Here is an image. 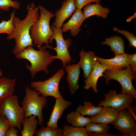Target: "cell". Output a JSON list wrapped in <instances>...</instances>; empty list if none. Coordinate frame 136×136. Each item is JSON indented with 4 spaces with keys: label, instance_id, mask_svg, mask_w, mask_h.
I'll return each mask as SVG.
<instances>
[{
    "label": "cell",
    "instance_id": "obj_1",
    "mask_svg": "<svg viewBox=\"0 0 136 136\" xmlns=\"http://www.w3.org/2000/svg\"><path fill=\"white\" fill-rule=\"evenodd\" d=\"M27 15L22 20L14 15L13 17V23L15 26L12 34L8 36V40L14 39L15 45L12 51L15 55L22 51L26 48L35 46L30 34V29L34 23L39 18V7L36 6L32 2L27 5Z\"/></svg>",
    "mask_w": 136,
    "mask_h": 136
},
{
    "label": "cell",
    "instance_id": "obj_2",
    "mask_svg": "<svg viewBox=\"0 0 136 136\" xmlns=\"http://www.w3.org/2000/svg\"><path fill=\"white\" fill-rule=\"evenodd\" d=\"M39 48V50H37L33 49L32 46H29L15 55L17 59H26L30 62L31 65L26 64L25 67L30 72L32 78L37 73L41 71L49 74L48 66L54 60L52 55L45 50L44 47L42 46Z\"/></svg>",
    "mask_w": 136,
    "mask_h": 136
},
{
    "label": "cell",
    "instance_id": "obj_3",
    "mask_svg": "<svg viewBox=\"0 0 136 136\" xmlns=\"http://www.w3.org/2000/svg\"><path fill=\"white\" fill-rule=\"evenodd\" d=\"M40 15L37 20L31 27L30 34L33 42L39 48L44 44L46 48L50 44V40L53 33L50 26V21L55 16L52 13L46 9L44 7L38 6Z\"/></svg>",
    "mask_w": 136,
    "mask_h": 136
},
{
    "label": "cell",
    "instance_id": "obj_4",
    "mask_svg": "<svg viewBox=\"0 0 136 136\" xmlns=\"http://www.w3.org/2000/svg\"><path fill=\"white\" fill-rule=\"evenodd\" d=\"M25 95L22 101V107L25 117L34 115L38 117V124L42 126L44 122L43 109L47 103L46 97L41 96L34 89L27 86L25 88Z\"/></svg>",
    "mask_w": 136,
    "mask_h": 136
},
{
    "label": "cell",
    "instance_id": "obj_5",
    "mask_svg": "<svg viewBox=\"0 0 136 136\" xmlns=\"http://www.w3.org/2000/svg\"><path fill=\"white\" fill-rule=\"evenodd\" d=\"M0 114L5 116L11 126L19 130L22 129V123L25 118V113L18 101V96L13 94L1 101Z\"/></svg>",
    "mask_w": 136,
    "mask_h": 136
},
{
    "label": "cell",
    "instance_id": "obj_6",
    "mask_svg": "<svg viewBox=\"0 0 136 136\" xmlns=\"http://www.w3.org/2000/svg\"><path fill=\"white\" fill-rule=\"evenodd\" d=\"M102 77L105 78L107 85L109 84L111 80L117 81L121 87V93H130L136 99V90L132 83V80L135 81L136 79L133 75L130 64L121 70L111 71L106 70L104 72Z\"/></svg>",
    "mask_w": 136,
    "mask_h": 136
},
{
    "label": "cell",
    "instance_id": "obj_7",
    "mask_svg": "<svg viewBox=\"0 0 136 136\" xmlns=\"http://www.w3.org/2000/svg\"><path fill=\"white\" fill-rule=\"evenodd\" d=\"M64 73V70L61 69L48 79L31 82L30 87L45 97L51 96L55 99L58 98L61 95L59 91V84Z\"/></svg>",
    "mask_w": 136,
    "mask_h": 136
},
{
    "label": "cell",
    "instance_id": "obj_8",
    "mask_svg": "<svg viewBox=\"0 0 136 136\" xmlns=\"http://www.w3.org/2000/svg\"><path fill=\"white\" fill-rule=\"evenodd\" d=\"M51 28L53 35L50 40V44L54 39L55 40L56 44V46L55 48L50 46L47 47L54 50L56 52V55H52V58L54 59H58L60 60L63 67L66 64L71 63L72 60L75 62V61L71 57L68 50L69 48L72 44L71 39L68 38L64 39L61 28L55 27L52 25L51 26Z\"/></svg>",
    "mask_w": 136,
    "mask_h": 136
},
{
    "label": "cell",
    "instance_id": "obj_9",
    "mask_svg": "<svg viewBox=\"0 0 136 136\" xmlns=\"http://www.w3.org/2000/svg\"><path fill=\"white\" fill-rule=\"evenodd\" d=\"M105 99L100 101L97 106H108L119 111L132 106L133 96L129 93L118 94L115 90H110L105 95Z\"/></svg>",
    "mask_w": 136,
    "mask_h": 136
},
{
    "label": "cell",
    "instance_id": "obj_10",
    "mask_svg": "<svg viewBox=\"0 0 136 136\" xmlns=\"http://www.w3.org/2000/svg\"><path fill=\"white\" fill-rule=\"evenodd\" d=\"M127 109L119 111L118 117L112 124L123 136H136V124Z\"/></svg>",
    "mask_w": 136,
    "mask_h": 136
},
{
    "label": "cell",
    "instance_id": "obj_11",
    "mask_svg": "<svg viewBox=\"0 0 136 136\" xmlns=\"http://www.w3.org/2000/svg\"><path fill=\"white\" fill-rule=\"evenodd\" d=\"M127 54L125 53L115 55L114 58L110 59L102 58L96 55L95 57L96 61L105 66L107 70L115 71L122 70L130 64Z\"/></svg>",
    "mask_w": 136,
    "mask_h": 136
},
{
    "label": "cell",
    "instance_id": "obj_12",
    "mask_svg": "<svg viewBox=\"0 0 136 136\" xmlns=\"http://www.w3.org/2000/svg\"><path fill=\"white\" fill-rule=\"evenodd\" d=\"M77 9L74 0L64 1L60 8L55 12V20L52 25L61 28L64 21L75 12Z\"/></svg>",
    "mask_w": 136,
    "mask_h": 136
},
{
    "label": "cell",
    "instance_id": "obj_13",
    "mask_svg": "<svg viewBox=\"0 0 136 136\" xmlns=\"http://www.w3.org/2000/svg\"><path fill=\"white\" fill-rule=\"evenodd\" d=\"M72 104L71 101L66 100L62 95L56 99L53 110L47 122V126L59 128L57 124L58 120L61 117L65 110L69 108Z\"/></svg>",
    "mask_w": 136,
    "mask_h": 136
},
{
    "label": "cell",
    "instance_id": "obj_14",
    "mask_svg": "<svg viewBox=\"0 0 136 136\" xmlns=\"http://www.w3.org/2000/svg\"><path fill=\"white\" fill-rule=\"evenodd\" d=\"M64 67L67 73L66 77L69 91L73 95L79 88V81L81 68L78 63L66 64Z\"/></svg>",
    "mask_w": 136,
    "mask_h": 136
},
{
    "label": "cell",
    "instance_id": "obj_15",
    "mask_svg": "<svg viewBox=\"0 0 136 136\" xmlns=\"http://www.w3.org/2000/svg\"><path fill=\"white\" fill-rule=\"evenodd\" d=\"M86 19L81 9H77L72 17L61 28L62 32L70 30L71 35L75 37L79 33V29Z\"/></svg>",
    "mask_w": 136,
    "mask_h": 136
},
{
    "label": "cell",
    "instance_id": "obj_16",
    "mask_svg": "<svg viewBox=\"0 0 136 136\" xmlns=\"http://www.w3.org/2000/svg\"><path fill=\"white\" fill-rule=\"evenodd\" d=\"M119 111L110 107H103L100 112L90 118L91 122L97 123L112 124L117 119Z\"/></svg>",
    "mask_w": 136,
    "mask_h": 136
},
{
    "label": "cell",
    "instance_id": "obj_17",
    "mask_svg": "<svg viewBox=\"0 0 136 136\" xmlns=\"http://www.w3.org/2000/svg\"><path fill=\"white\" fill-rule=\"evenodd\" d=\"M80 60L78 62L83 72V76L87 78L91 72L96 62L94 52H87L82 49L79 53Z\"/></svg>",
    "mask_w": 136,
    "mask_h": 136
},
{
    "label": "cell",
    "instance_id": "obj_18",
    "mask_svg": "<svg viewBox=\"0 0 136 136\" xmlns=\"http://www.w3.org/2000/svg\"><path fill=\"white\" fill-rule=\"evenodd\" d=\"M106 70L105 66L96 61L91 72L84 81V88L87 90L92 88L94 91L97 93L98 91L97 87V81L100 77H102L104 72Z\"/></svg>",
    "mask_w": 136,
    "mask_h": 136
},
{
    "label": "cell",
    "instance_id": "obj_19",
    "mask_svg": "<svg viewBox=\"0 0 136 136\" xmlns=\"http://www.w3.org/2000/svg\"><path fill=\"white\" fill-rule=\"evenodd\" d=\"M84 7L83 13L85 19L94 15L97 17L106 18L110 12L108 8L103 7L100 2L92 4L90 3Z\"/></svg>",
    "mask_w": 136,
    "mask_h": 136
},
{
    "label": "cell",
    "instance_id": "obj_20",
    "mask_svg": "<svg viewBox=\"0 0 136 136\" xmlns=\"http://www.w3.org/2000/svg\"><path fill=\"white\" fill-rule=\"evenodd\" d=\"M101 45L109 46L111 50L114 52L115 55L125 53L124 40L122 37L114 35L106 38L105 41L102 42Z\"/></svg>",
    "mask_w": 136,
    "mask_h": 136
},
{
    "label": "cell",
    "instance_id": "obj_21",
    "mask_svg": "<svg viewBox=\"0 0 136 136\" xmlns=\"http://www.w3.org/2000/svg\"><path fill=\"white\" fill-rule=\"evenodd\" d=\"M16 80L4 77L0 78V100L13 94Z\"/></svg>",
    "mask_w": 136,
    "mask_h": 136
},
{
    "label": "cell",
    "instance_id": "obj_22",
    "mask_svg": "<svg viewBox=\"0 0 136 136\" xmlns=\"http://www.w3.org/2000/svg\"><path fill=\"white\" fill-rule=\"evenodd\" d=\"M36 117L34 115H32L25 118L22 123L23 128L20 131L22 136H33L38 124Z\"/></svg>",
    "mask_w": 136,
    "mask_h": 136
},
{
    "label": "cell",
    "instance_id": "obj_23",
    "mask_svg": "<svg viewBox=\"0 0 136 136\" xmlns=\"http://www.w3.org/2000/svg\"><path fill=\"white\" fill-rule=\"evenodd\" d=\"M87 132H94L95 136H117L108 133L111 129L108 124L90 122L85 126Z\"/></svg>",
    "mask_w": 136,
    "mask_h": 136
},
{
    "label": "cell",
    "instance_id": "obj_24",
    "mask_svg": "<svg viewBox=\"0 0 136 136\" xmlns=\"http://www.w3.org/2000/svg\"><path fill=\"white\" fill-rule=\"evenodd\" d=\"M66 118L67 123L74 127H84L91 122L89 117H84L76 111L68 113Z\"/></svg>",
    "mask_w": 136,
    "mask_h": 136
},
{
    "label": "cell",
    "instance_id": "obj_25",
    "mask_svg": "<svg viewBox=\"0 0 136 136\" xmlns=\"http://www.w3.org/2000/svg\"><path fill=\"white\" fill-rule=\"evenodd\" d=\"M102 107L100 106H95L91 102L85 101L83 105H79L76 111L83 116L88 115L91 116L99 113Z\"/></svg>",
    "mask_w": 136,
    "mask_h": 136
},
{
    "label": "cell",
    "instance_id": "obj_26",
    "mask_svg": "<svg viewBox=\"0 0 136 136\" xmlns=\"http://www.w3.org/2000/svg\"><path fill=\"white\" fill-rule=\"evenodd\" d=\"M64 133L63 136H90L84 127H74L65 124L63 127Z\"/></svg>",
    "mask_w": 136,
    "mask_h": 136
},
{
    "label": "cell",
    "instance_id": "obj_27",
    "mask_svg": "<svg viewBox=\"0 0 136 136\" xmlns=\"http://www.w3.org/2000/svg\"><path fill=\"white\" fill-rule=\"evenodd\" d=\"M63 130L53 127H41L36 131L34 135L37 136H63Z\"/></svg>",
    "mask_w": 136,
    "mask_h": 136
},
{
    "label": "cell",
    "instance_id": "obj_28",
    "mask_svg": "<svg viewBox=\"0 0 136 136\" xmlns=\"http://www.w3.org/2000/svg\"><path fill=\"white\" fill-rule=\"evenodd\" d=\"M14 14L15 12H13L10 15L9 20L7 21L3 20L0 23V34L6 33L9 36L13 32L15 26L13 23V17Z\"/></svg>",
    "mask_w": 136,
    "mask_h": 136
},
{
    "label": "cell",
    "instance_id": "obj_29",
    "mask_svg": "<svg viewBox=\"0 0 136 136\" xmlns=\"http://www.w3.org/2000/svg\"><path fill=\"white\" fill-rule=\"evenodd\" d=\"M113 30L123 35L128 40L129 45L134 48H136V37L132 33L125 30H121L116 27H114Z\"/></svg>",
    "mask_w": 136,
    "mask_h": 136
},
{
    "label": "cell",
    "instance_id": "obj_30",
    "mask_svg": "<svg viewBox=\"0 0 136 136\" xmlns=\"http://www.w3.org/2000/svg\"><path fill=\"white\" fill-rule=\"evenodd\" d=\"M20 4L17 1L12 0H0V9L6 11L9 10L10 7L19 9Z\"/></svg>",
    "mask_w": 136,
    "mask_h": 136
},
{
    "label": "cell",
    "instance_id": "obj_31",
    "mask_svg": "<svg viewBox=\"0 0 136 136\" xmlns=\"http://www.w3.org/2000/svg\"><path fill=\"white\" fill-rule=\"evenodd\" d=\"M11 126L6 117L0 114V136H5L7 131Z\"/></svg>",
    "mask_w": 136,
    "mask_h": 136
},
{
    "label": "cell",
    "instance_id": "obj_32",
    "mask_svg": "<svg viewBox=\"0 0 136 136\" xmlns=\"http://www.w3.org/2000/svg\"><path fill=\"white\" fill-rule=\"evenodd\" d=\"M128 57L131 66L133 75L136 79V53L130 54H128Z\"/></svg>",
    "mask_w": 136,
    "mask_h": 136
},
{
    "label": "cell",
    "instance_id": "obj_33",
    "mask_svg": "<svg viewBox=\"0 0 136 136\" xmlns=\"http://www.w3.org/2000/svg\"><path fill=\"white\" fill-rule=\"evenodd\" d=\"M102 0H74L75 6L77 9H82L85 5L92 2H100Z\"/></svg>",
    "mask_w": 136,
    "mask_h": 136
},
{
    "label": "cell",
    "instance_id": "obj_34",
    "mask_svg": "<svg viewBox=\"0 0 136 136\" xmlns=\"http://www.w3.org/2000/svg\"><path fill=\"white\" fill-rule=\"evenodd\" d=\"M19 132L17 128L11 126L7 131L5 136H18Z\"/></svg>",
    "mask_w": 136,
    "mask_h": 136
},
{
    "label": "cell",
    "instance_id": "obj_35",
    "mask_svg": "<svg viewBox=\"0 0 136 136\" xmlns=\"http://www.w3.org/2000/svg\"><path fill=\"white\" fill-rule=\"evenodd\" d=\"M128 111L131 116L133 118V119L136 120V115L134 112V111L133 108V105L131 106L127 109Z\"/></svg>",
    "mask_w": 136,
    "mask_h": 136
},
{
    "label": "cell",
    "instance_id": "obj_36",
    "mask_svg": "<svg viewBox=\"0 0 136 136\" xmlns=\"http://www.w3.org/2000/svg\"><path fill=\"white\" fill-rule=\"evenodd\" d=\"M136 17V12L134 14L131 16L129 17L126 20V21L127 22H130L132 20L135 19Z\"/></svg>",
    "mask_w": 136,
    "mask_h": 136
},
{
    "label": "cell",
    "instance_id": "obj_37",
    "mask_svg": "<svg viewBox=\"0 0 136 136\" xmlns=\"http://www.w3.org/2000/svg\"><path fill=\"white\" fill-rule=\"evenodd\" d=\"M3 72L0 68V78L1 77H2V76L3 75Z\"/></svg>",
    "mask_w": 136,
    "mask_h": 136
},
{
    "label": "cell",
    "instance_id": "obj_38",
    "mask_svg": "<svg viewBox=\"0 0 136 136\" xmlns=\"http://www.w3.org/2000/svg\"><path fill=\"white\" fill-rule=\"evenodd\" d=\"M1 100H0V103H1Z\"/></svg>",
    "mask_w": 136,
    "mask_h": 136
}]
</instances>
